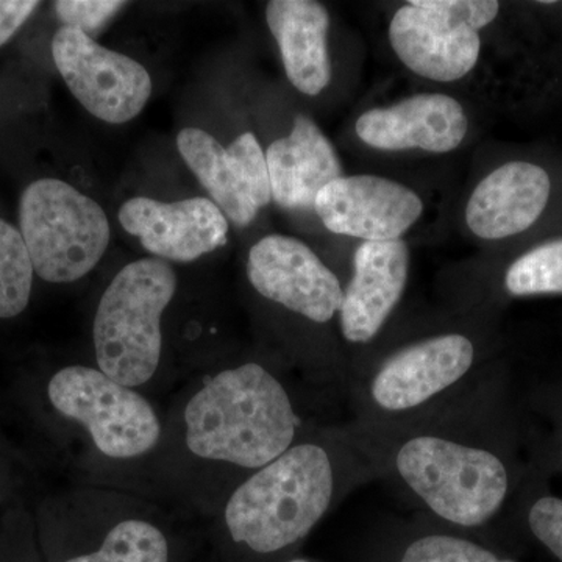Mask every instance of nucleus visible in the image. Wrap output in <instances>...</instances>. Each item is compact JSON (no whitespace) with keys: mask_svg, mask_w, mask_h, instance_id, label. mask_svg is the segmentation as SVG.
<instances>
[{"mask_svg":"<svg viewBox=\"0 0 562 562\" xmlns=\"http://www.w3.org/2000/svg\"><path fill=\"white\" fill-rule=\"evenodd\" d=\"M290 562H310V561H306V560H292Z\"/></svg>","mask_w":562,"mask_h":562,"instance_id":"nucleus-27","label":"nucleus"},{"mask_svg":"<svg viewBox=\"0 0 562 562\" xmlns=\"http://www.w3.org/2000/svg\"><path fill=\"white\" fill-rule=\"evenodd\" d=\"M314 210L338 235L364 243L397 241L419 220V195L397 181L375 176L341 177L317 195Z\"/></svg>","mask_w":562,"mask_h":562,"instance_id":"nucleus-10","label":"nucleus"},{"mask_svg":"<svg viewBox=\"0 0 562 562\" xmlns=\"http://www.w3.org/2000/svg\"><path fill=\"white\" fill-rule=\"evenodd\" d=\"M38 7L36 0H0V47L9 43Z\"/></svg>","mask_w":562,"mask_h":562,"instance_id":"nucleus-26","label":"nucleus"},{"mask_svg":"<svg viewBox=\"0 0 562 562\" xmlns=\"http://www.w3.org/2000/svg\"><path fill=\"white\" fill-rule=\"evenodd\" d=\"M52 57L74 98L98 120L125 124L149 102L147 69L95 43L87 33L61 27L52 40Z\"/></svg>","mask_w":562,"mask_h":562,"instance_id":"nucleus-8","label":"nucleus"},{"mask_svg":"<svg viewBox=\"0 0 562 562\" xmlns=\"http://www.w3.org/2000/svg\"><path fill=\"white\" fill-rule=\"evenodd\" d=\"M227 149L238 165L254 205L258 210L268 206L272 201L271 177H269L266 155L262 154L260 143L255 138L254 133H243Z\"/></svg>","mask_w":562,"mask_h":562,"instance_id":"nucleus-23","label":"nucleus"},{"mask_svg":"<svg viewBox=\"0 0 562 562\" xmlns=\"http://www.w3.org/2000/svg\"><path fill=\"white\" fill-rule=\"evenodd\" d=\"M66 562H169V546L155 525L131 519L117 524L98 552Z\"/></svg>","mask_w":562,"mask_h":562,"instance_id":"nucleus-19","label":"nucleus"},{"mask_svg":"<svg viewBox=\"0 0 562 562\" xmlns=\"http://www.w3.org/2000/svg\"><path fill=\"white\" fill-rule=\"evenodd\" d=\"M528 524L532 535L562 562V501L542 497L532 505Z\"/></svg>","mask_w":562,"mask_h":562,"instance_id":"nucleus-25","label":"nucleus"},{"mask_svg":"<svg viewBox=\"0 0 562 562\" xmlns=\"http://www.w3.org/2000/svg\"><path fill=\"white\" fill-rule=\"evenodd\" d=\"M266 161L272 199L286 210L314 209L319 192L342 177L330 139L303 114L295 117L290 136L269 146Z\"/></svg>","mask_w":562,"mask_h":562,"instance_id":"nucleus-16","label":"nucleus"},{"mask_svg":"<svg viewBox=\"0 0 562 562\" xmlns=\"http://www.w3.org/2000/svg\"><path fill=\"white\" fill-rule=\"evenodd\" d=\"M397 469L432 513L461 527L487 522L508 492L501 458L438 436H417L403 443Z\"/></svg>","mask_w":562,"mask_h":562,"instance_id":"nucleus-5","label":"nucleus"},{"mask_svg":"<svg viewBox=\"0 0 562 562\" xmlns=\"http://www.w3.org/2000/svg\"><path fill=\"white\" fill-rule=\"evenodd\" d=\"M495 0H413L392 18V49L406 68L436 81L468 76L479 61L480 29L497 18Z\"/></svg>","mask_w":562,"mask_h":562,"instance_id":"nucleus-6","label":"nucleus"},{"mask_svg":"<svg viewBox=\"0 0 562 562\" xmlns=\"http://www.w3.org/2000/svg\"><path fill=\"white\" fill-rule=\"evenodd\" d=\"M177 147L188 168L194 172L211 201L236 227H247L257 217V206L239 173L238 165L220 140L201 128H184Z\"/></svg>","mask_w":562,"mask_h":562,"instance_id":"nucleus-18","label":"nucleus"},{"mask_svg":"<svg viewBox=\"0 0 562 562\" xmlns=\"http://www.w3.org/2000/svg\"><path fill=\"white\" fill-rule=\"evenodd\" d=\"M401 562H498V558L479 543L435 535L413 542Z\"/></svg>","mask_w":562,"mask_h":562,"instance_id":"nucleus-22","label":"nucleus"},{"mask_svg":"<svg viewBox=\"0 0 562 562\" xmlns=\"http://www.w3.org/2000/svg\"><path fill=\"white\" fill-rule=\"evenodd\" d=\"M355 272L344 291L341 328L347 341L366 344L375 338L401 302L409 272L405 241L362 243L355 251Z\"/></svg>","mask_w":562,"mask_h":562,"instance_id":"nucleus-14","label":"nucleus"},{"mask_svg":"<svg viewBox=\"0 0 562 562\" xmlns=\"http://www.w3.org/2000/svg\"><path fill=\"white\" fill-rule=\"evenodd\" d=\"M335 472L316 443L291 447L238 487L225 508L233 541L257 553L286 549L316 527L330 506Z\"/></svg>","mask_w":562,"mask_h":562,"instance_id":"nucleus-2","label":"nucleus"},{"mask_svg":"<svg viewBox=\"0 0 562 562\" xmlns=\"http://www.w3.org/2000/svg\"><path fill=\"white\" fill-rule=\"evenodd\" d=\"M247 277L262 297L317 324L331 321L342 306L338 277L305 243L291 236L269 235L255 244Z\"/></svg>","mask_w":562,"mask_h":562,"instance_id":"nucleus-9","label":"nucleus"},{"mask_svg":"<svg viewBox=\"0 0 562 562\" xmlns=\"http://www.w3.org/2000/svg\"><path fill=\"white\" fill-rule=\"evenodd\" d=\"M498 562H514V561H501V560H498Z\"/></svg>","mask_w":562,"mask_h":562,"instance_id":"nucleus-28","label":"nucleus"},{"mask_svg":"<svg viewBox=\"0 0 562 562\" xmlns=\"http://www.w3.org/2000/svg\"><path fill=\"white\" fill-rule=\"evenodd\" d=\"M177 291L172 266L143 258L122 268L103 292L92 338L99 369L124 386L150 382L161 360V316Z\"/></svg>","mask_w":562,"mask_h":562,"instance_id":"nucleus-3","label":"nucleus"},{"mask_svg":"<svg viewBox=\"0 0 562 562\" xmlns=\"http://www.w3.org/2000/svg\"><path fill=\"white\" fill-rule=\"evenodd\" d=\"M475 349L462 335H442L406 347L384 362L372 398L387 412H406L453 386L472 368Z\"/></svg>","mask_w":562,"mask_h":562,"instance_id":"nucleus-12","label":"nucleus"},{"mask_svg":"<svg viewBox=\"0 0 562 562\" xmlns=\"http://www.w3.org/2000/svg\"><path fill=\"white\" fill-rule=\"evenodd\" d=\"M120 222L165 261H194L227 244V217L206 198L166 203L139 195L121 206Z\"/></svg>","mask_w":562,"mask_h":562,"instance_id":"nucleus-11","label":"nucleus"},{"mask_svg":"<svg viewBox=\"0 0 562 562\" xmlns=\"http://www.w3.org/2000/svg\"><path fill=\"white\" fill-rule=\"evenodd\" d=\"M184 427L195 457L261 469L291 449L299 417L283 384L249 362L206 380L188 402Z\"/></svg>","mask_w":562,"mask_h":562,"instance_id":"nucleus-1","label":"nucleus"},{"mask_svg":"<svg viewBox=\"0 0 562 562\" xmlns=\"http://www.w3.org/2000/svg\"><path fill=\"white\" fill-rule=\"evenodd\" d=\"M505 284L513 295L562 294V239L541 244L514 261Z\"/></svg>","mask_w":562,"mask_h":562,"instance_id":"nucleus-21","label":"nucleus"},{"mask_svg":"<svg viewBox=\"0 0 562 562\" xmlns=\"http://www.w3.org/2000/svg\"><path fill=\"white\" fill-rule=\"evenodd\" d=\"M552 181L541 166L512 161L491 172L475 188L465 221L482 239L519 235L541 217L549 202Z\"/></svg>","mask_w":562,"mask_h":562,"instance_id":"nucleus-15","label":"nucleus"},{"mask_svg":"<svg viewBox=\"0 0 562 562\" xmlns=\"http://www.w3.org/2000/svg\"><path fill=\"white\" fill-rule=\"evenodd\" d=\"M266 21L279 43L288 79L303 94H321L331 80L327 9L314 0H272Z\"/></svg>","mask_w":562,"mask_h":562,"instance_id":"nucleus-17","label":"nucleus"},{"mask_svg":"<svg viewBox=\"0 0 562 562\" xmlns=\"http://www.w3.org/2000/svg\"><path fill=\"white\" fill-rule=\"evenodd\" d=\"M20 225L33 271L49 283L83 279L109 249L105 211L63 180L41 179L25 188Z\"/></svg>","mask_w":562,"mask_h":562,"instance_id":"nucleus-4","label":"nucleus"},{"mask_svg":"<svg viewBox=\"0 0 562 562\" xmlns=\"http://www.w3.org/2000/svg\"><path fill=\"white\" fill-rule=\"evenodd\" d=\"M33 272L21 232L0 220V319H10L27 308Z\"/></svg>","mask_w":562,"mask_h":562,"instance_id":"nucleus-20","label":"nucleus"},{"mask_svg":"<svg viewBox=\"0 0 562 562\" xmlns=\"http://www.w3.org/2000/svg\"><path fill=\"white\" fill-rule=\"evenodd\" d=\"M469 121L461 103L446 94H417L366 111L357 121L362 143L380 150L422 149L447 154L460 147Z\"/></svg>","mask_w":562,"mask_h":562,"instance_id":"nucleus-13","label":"nucleus"},{"mask_svg":"<svg viewBox=\"0 0 562 562\" xmlns=\"http://www.w3.org/2000/svg\"><path fill=\"white\" fill-rule=\"evenodd\" d=\"M125 5L127 3L116 0H60L55 2V11L63 27L77 29L91 36L102 31L103 25Z\"/></svg>","mask_w":562,"mask_h":562,"instance_id":"nucleus-24","label":"nucleus"},{"mask_svg":"<svg viewBox=\"0 0 562 562\" xmlns=\"http://www.w3.org/2000/svg\"><path fill=\"white\" fill-rule=\"evenodd\" d=\"M47 394L61 416L87 428L106 457L131 460L150 452L160 441L161 425L154 406L101 369H61L52 376Z\"/></svg>","mask_w":562,"mask_h":562,"instance_id":"nucleus-7","label":"nucleus"}]
</instances>
